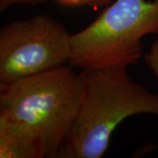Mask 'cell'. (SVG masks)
Masks as SVG:
<instances>
[{
  "label": "cell",
  "instance_id": "1",
  "mask_svg": "<svg viewBox=\"0 0 158 158\" xmlns=\"http://www.w3.org/2000/svg\"><path fill=\"white\" fill-rule=\"evenodd\" d=\"M124 65L82 70L83 96L76 122L58 157L100 158L126 118L158 116V94L135 82Z\"/></svg>",
  "mask_w": 158,
  "mask_h": 158
},
{
  "label": "cell",
  "instance_id": "2",
  "mask_svg": "<svg viewBox=\"0 0 158 158\" xmlns=\"http://www.w3.org/2000/svg\"><path fill=\"white\" fill-rule=\"evenodd\" d=\"M83 96L80 74L69 65L0 84V117L26 125L58 157L76 122Z\"/></svg>",
  "mask_w": 158,
  "mask_h": 158
},
{
  "label": "cell",
  "instance_id": "3",
  "mask_svg": "<svg viewBox=\"0 0 158 158\" xmlns=\"http://www.w3.org/2000/svg\"><path fill=\"white\" fill-rule=\"evenodd\" d=\"M158 34V0H116L71 37L69 65L82 70L124 65L142 57L141 39Z\"/></svg>",
  "mask_w": 158,
  "mask_h": 158
},
{
  "label": "cell",
  "instance_id": "4",
  "mask_svg": "<svg viewBox=\"0 0 158 158\" xmlns=\"http://www.w3.org/2000/svg\"><path fill=\"white\" fill-rule=\"evenodd\" d=\"M72 34L53 18L40 14L0 31V84L69 64Z\"/></svg>",
  "mask_w": 158,
  "mask_h": 158
},
{
  "label": "cell",
  "instance_id": "5",
  "mask_svg": "<svg viewBox=\"0 0 158 158\" xmlns=\"http://www.w3.org/2000/svg\"><path fill=\"white\" fill-rule=\"evenodd\" d=\"M48 157L45 141L26 125L0 117V158Z\"/></svg>",
  "mask_w": 158,
  "mask_h": 158
},
{
  "label": "cell",
  "instance_id": "6",
  "mask_svg": "<svg viewBox=\"0 0 158 158\" xmlns=\"http://www.w3.org/2000/svg\"><path fill=\"white\" fill-rule=\"evenodd\" d=\"M144 58L148 68L158 78V34L156 39L144 56Z\"/></svg>",
  "mask_w": 158,
  "mask_h": 158
},
{
  "label": "cell",
  "instance_id": "7",
  "mask_svg": "<svg viewBox=\"0 0 158 158\" xmlns=\"http://www.w3.org/2000/svg\"><path fill=\"white\" fill-rule=\"evenodd\" d=\"M47 0H0V10L5 11L10 6L14 5H32L36 6Z\"/></svg>",
  "mask_w": 158,
  "mask_h": 158
},
{
  "label": "cell",
  "instance_id": "8",
  "mask_svg": "<svg viewBox=\"0 0 158 158\" xmlns=\"http://www.w3.org/2000/svg\"><path fill=\"white\" fill-rule=\"evenodd\" d=\"M56 1L63 6H71V7L87 6V0H56Z\"/></svg>",
  "mask_w": 158,
  "mask_h": 158
},
{
  "label": "cell",
  "instance_id": "9",
  "mask_svg": "<svg viewBox=\"0 0 158 158\" xmlns=\"http://www.w3.org/2000/svg\"><path fill=\"white\" fill-rule=\"evenodd\" d=\"M113 0H87V6L92 9H98L100 7L108 6Z\"/></svg>",
  "mask_w": 158,
  "mask_h": 158
}]
</instances>
